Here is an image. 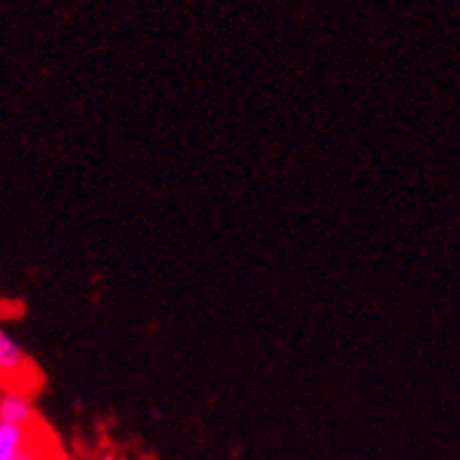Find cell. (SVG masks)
<instances>
[{
  "label": "cell",
  "mask_w": 460,
  "mask_h": 460,
  "mask_svg": "<svg viewBox=\"0 0 460 460\" xmlns=\"http://www.w3.org/2000/svg\"><path fill=\"white\" fill-rule=\"evenodd\" d=\"M13 460H45V447L43 442L38 439V435L31 437V442L26 444Z\"/></svg>",
  "instance_id": "obj_4"
},
{
  "label": "cell",
  "mask_w": 460,
  "mask_h": 460,
  "mask_svg": "<svg viewBox=\"0 0 460 460\" xmlns=\"http://www.w3.org/2000/svg\"><path fill=\"white\" fill-rule=\"evenodd\" d=\"M0 420L17 425L36 423V409H33L29 394L19 393V390H5L0 397Z\"/></svg>",
  "instance_id": "obj_2"
},
{
  "label": "cell",
  "mask_w": 460,
  "mask_h": 460,
  "mask_svg": "<svg viewBox=\"0 0 460 460\" xmlns=\"http://www.w3.org/2000/svg\"><path fill=\"white\" fill-rule=\"evenodd\" d=\"M26 369H29V359H26L24 348L17 343L13 333L0 332V374H3L5 390H13L14 378L24 376Z\"/></svg>",
  "instance_id": "obj_1"
},
{
  "label": "cell",
  "mask_w": 460,
  "mask_h": 460,
  "mask_svg": "<svg viewBox=\"0 0 460 460\" xmlns=\"http://www.w3.org/2000/svg\"><path fill=\"white\" fill-rule=\"evenodd\" d=\"M99 460H118V458H115V456H113V454H103V456H102V458H99Z\"/></svg>",
  "instance_id": "obj_5"
},
{
  "label": "cell",
  "mask_w": 460,
  "mask_h": 460,
  "mask_svg": "<svg viewBox=\"0 0 460 460\" xmlns=\"http://www.w3.org/2000/svg\"><path fill=\"white\" fill-rule=\"evenodd\" d=\"M36 425H17L0 420V460H13L14 456L36 435Z\"/></svg>",
  "instance_id": "obj_3"
}]
</instances>
